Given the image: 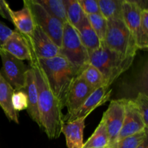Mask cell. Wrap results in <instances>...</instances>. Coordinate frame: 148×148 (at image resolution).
Instances as JSON below:
<instances>
[{"mask_svg":"<svg viewBox=\"0 0 148 148\" xmlns=\"http://www.w3.org/2000/svg\"><path fill=\"white\" fill-rule=\"evenodd\" d=\"M30 66L34 72L38 90V106L41 129L49 139H58L61 135L64 124L62 108L48 85L36 55L30 49Z\"/></svg>","mask_w":148,"mask_h":148,"instance_id":"1","label":"cell"},{"mask_svg":"<svg viewBox=\"0 0 148 148\" xmlns=\"http://www.w3.org/2000/svg\"><path fill=\"white\" fill-rule=\"evenodd\" d=\"M91 27L95 32L101 42L103 41L107 31V20L101 14L87 15Z\"/></svg>","mask_w":148,"mask_h":148,"instance_id":"27","label":"cell"},{"mask_svg":"<svg viewBox=\"0 0 148 148\" xmlns=\"http://www.w3.org/2000/svg\"><path fill=\"white\" fill-rule=\"evenodd\" d=\"M85 119L86 118L77 119L62 124L61 132L64 135L67 148L83 147V132L85 127Z\"/></svg>","mask_w":148,"mask_h":148,"instance_id":"15","label":"cell"},{"mask_svg":"<svg viewBox=\"0 0 148 148\" xmlns=\"http://www.w3.org/2000/svg\"><path fill=\"white\" fill-rule=\"evenodd\" d=\"M137 49L147 50L148 48V10L145 8L142 10L141 21L140 29L136 40Z\"/></svg>","mask_w":148,"mask_h":148,"instance_id":"26","label":"cell"},{"mask_svg":"<svg viewBox=\"0 0 148 148\" xmlns=\"http://www.w3.org/2000/svg\"><path fill=\"white\" fill-rule=\"evenodd\" d=\"M147 130L148 129H145L140 132L119 140L109 148H137L147 138Z\"/></svg>","mask_w":148,"mask_h":148,"instance_id":"25","label":"cell"},{"mask_svg":"<svg viewBox=\"0 0 148 148\" xmlns=\"http://www.w3.org/2000/svg\"><path fill=\"white\" fill-rule=\"evenodd\" d=\"M103 43L124 56L135 57L138 50L134 36L122 19L107 20V31Z\"/></svg>","mask_w":148,"mask_h":148,"instance_id":"4","label":"cell"},{"mask_svg":"<svg viewBox=\"0 0 148 148\" xmlns=\"http://www.w3.org/2000/svg\"><path fill=\"white\" fill-rule=\"evenodd\" d=\"M25 91L27 98V111L33 121L41 128L40 115H39L38 106V90L36 86L34 72L31 68L27 69L25 75Z\"/></svg>","mask_w":148,"mask_h":148,"instance_id":"13","label":"cell"},{"mask_svg":"<svg viewBox=\"0 0 148 148\" xmlns=\"http://www.w3.org/2000/svg\"><path fill=\"white\" fill-rule=\"evenodd\" d=\"M127 100L125 98H121L111 101L108 109L106 111L102 117L108 132L109 141L108 148L111 147L116 142L121 130L125 115Z\"/></svg>","mask_w":148,"mask_h":148,"instance_id":"8","label":"cell"},{"mask_svg":"<svg viewBox=\"0 0 148 148\" xmlns=\"http://www.w3.org/2000/svg\"><path fill=\"white\" fill-rule=\"evenodd\" d=\"M10 5L5 1L0 0V15L10 21Z\"/></svg>","mask_w":148,"mask_h":148,"instance_id":"32","label":"cell"},{"mask_svg":"<svg viewBox=\"0 0 148 148\" xmlns=\"http://www.w3.org/2000/svg\"><path fill=\"white\" fill-rule=\"evenodd\" d=\"M12 104L16 112L27 110V98L25 91L23 90H14L12 98Z\"/></svg>","mask_w":148,"mask_h":148,"instance_id":"29","label":"cell"},{"mask_svg":"<svg viewBox=\"0 0 148 148\" xmlns=\"http://www.w3.org/2000/svg\"><path fill=\"white\" fill-rule=\"evenodd\" d=\"M134 57L124 56L111 50L103 44L89 54V64L102 74L106 86L110 87L124 72L128 70Z\"/></svg>","mask_w":148,"mask_h":148,"instance_id":"3","label":"cell"},{"mask_svg":"<svg viewBox=\"0 0 148 148\" xmlns=\"http://www.w3.org/2000/svg\"><path fill=\"white\" fill-rule=\"evenodd\" d=\"M92 92L93 90L88 86L82 75H78L68 92L65 105L67 108L66 114H70L77 110Z\"/></svg>","mask_w":148,"mask_h":148,"instance_id":"12","label":"cell"},{"mask_svg":"<svg viewBox=\"0 0 148 148\" xmlns=\"http://www.w3.org/2000/svg\"><path fill=\"white\" fill-rule=\"evenodd\" d=\"M140 111L146 127H148V96L146 92H139L137 96L132 100Z\"/></svg>","mask_w":148,"mask_h":148,"instance_id":"28","label":"cell"},{"mask_svg":"<svg viewBox=\"0 0 148 148\" xmlns=\"http://www.w3.org/2000/svg\"><path fill=\"white\" fill-rule=\"evenodd\" d=\"M23 4V9L17 11L10 9V21L14 24L16 30L23 36H27L34 30L36 24L28 6L24 1Z\"/></svg>","mask_w":148,"mask_h":148,"instance_id":"17","label":"cell"},{"mask_svg":"<svg viewBox=\"0 0 148 148\" xmlns=\"http://www.w3.org/2000/svg\"><path fill=\"white\" fill-rule=\"evenodd\" d=\"M23 36L38 59H50L61 55L60 49L36 25L30 35Z\"/></svg>","mask_w":148,"mask_h":148,"instance_id":"9","label":"cell"},{"mask_svg":"<svg viewBox=\"0 0 148 148\" xmlns=\"http://www.w3.org/2000/svg\"><path fill=\"white\" fill-rule=\"evenodd\" d=\"M85 15L101 14L98 0H78Z\"/></svg>","mask_w":148,"mask_h":148,"instance_id":"30","label":"cell"},{"mask_svg":"<svg viewBox=\"0 0 148 148\" xmlns=\"http://www.w3.org/2000/svg\"><path fill=\"white\" fill-rule=\"evenodd\" d=\"M14 91L11 85L0 73V106L9 120L19 124L18 114L14 111L12 104V98Z\"/></svg>","mask_w":148,"mask_h":148,"instance_id":"18","label":"cell"},{"mask_svg":"<svg viewBox=\"0 0 148 148\" xmlns=\"http://www.w3.org/2000/svg\"><path fill=\"white\" fill-rule=\"evenodd\" d=\"M1 49L7 53L20 60L30 59V49L24 36L17 30H13V33L8 38Z\"/></svg>","mask_w":148,"mask_h":148,"instance_id":"16","label":"cell"},{"mask_svg":"<svg viewBox=\"0 0 148 148\" xmlns=\"http://www.w3.org/2000/svg\"><path fill=\"white\" fill-rule=\"evenodd\" d=\"M121 7L123 20L136 41L140 26L142 10L145 8L140 5L138 1L129 0H123Z\"/></svg>","mask_w":148,"mask_h":148,"instance_id":"14","label":"cell"},{"mask_svg":"<svg viewBox=\"0 0 148 148\" xmlns=\"http://www.w3.org/2000/svg\"><path fill=\"white\" fill-rule=\"evenodd\" d=\"M137 148H148V139L146 138L144 142Z\"/></svg>","mask_w":148,"mask_h":148,"instance_id":"33","label":"cell"},{"mask_svg":"<svg viewBox=\"0 0 148 148\" xmlns=\"http://www.w3.org/2000/svg\"><path fill=\"white\" fill-rule=\"evenodd\" d=\"M123 0H98L100 12L107 20L122 19Z\"/></svg>","mask_w":148,"mask_h":148,"instance_id":"20","label":"cell"},{"mask_svg":"<svg viewBox=\"0 0 148 148\" xmlns=\"http://www.w3.org/2000/svg\"><path fill=\"white\" fill-rule=\"evenodd\" d=\"M81 75L88 86L93 91L97 88L106 85L105 80H104L102 74L96 67L92 66L90 64H89L85 67Z\"/></svg>","mask_w":148,"mask_h":148,"instance_id":"24","label":"cell"},{"mask_svg":"<svg viewBox=\"0 0 148 148\" xmlns=\"http://www.w3.org/2000/svg\"><path fill=\"white\" fill-rule=\"evenodd\" d=\"M79 34L81 42L85 46L88 53H90L95 51L98 50L101 46L102 42L99 39L98 36L91 27L87 16L80 23L79 27L76 29Z\"/></svg>","mask_w":148,"mask_h":148,"instance_id":"19","label":"cell"},{"mask_svg":"<svg viewBox=\"0 0 148 148\" xmlns=\"http://www.w3.org/2000/svg\"><path fill=\"white\" fill-rule=\"evenodd\" d=\"M111 91L112 90L109 89V87L106 85L97 88L89 95V97L85 100L83 104L77 110L72 114L64 116V123L72 121L77 119L87 118L88 116L95 108L104 105L109 100Z\"/></svg>","mask_w":148,"mask_h":148,"instance_id":"10","label":"cell"},{"mask_svg":"<svg viewBox=\"0 0 148 148\" xmlns=\"http://www.w3.org/2000/svg\"><path fill=\"white\" fill-rule=\"evenodd\" d=\"M23 1L28 6L35 24L38 26L60 49L64 23L51 14L36 0H25Z\"/></svg>","mask_w":148,"mask_h":148,"instance_id":"6","label":"cell"},{"mask_svg":"<svg viewBox=\"0 0 148 148\" xmlns=\"http://www.w3.org/2000/svg\"><path fill=\"white\" fill-rule=\"evenodd\" d=\"M145 129H148V127H146L135 103L132 100L127 99L124 122L116 142L130 135L140 132Z\"/></svg>","mask_w":148,"mask_h":148,"instance_id":"11","label":"cell"},{"mask_svg":"<svg viewBox=\"0 0 148 148\" xmlns=\"http://www.w3.org/2000/svg\"><path fill=\"white\" fill-rule=\"evenodd\" d=\"M108 136L104 121L101 119L98 127L86 143H84L82 148H108Z\"/></svg>","mask_w":148,"mask_h":148,"instance_id":"21","label":"cell"},{"mask_svg":"<svg viewBox=\"0 0 148 148\" xmlns=\"http://www.w3.org/2000/svg\"><path fill=\"white\" fill-rule=\"evenodd\" d=\"M13 30L0 21V48L3 46L8 38L12 34Z\"/></svg>","mask_w":148,"mask_h":148,"instance_id":"31","label":"cell"},{"mask_svg":"<svg viewBox=\"0 0 148 148\" xmlns=\"http://www.w3.org/2000/svg\"><path fill=\"white\" fill-rule=\"evenodd\" d=\"M37 61L46 76L52 93L63 110L69 89L75 78L82 72L62 55L50 59L37 58Z\"/></svg>","mask_w":148,"mask_h":148,"instance_id":"2","label":"cell"},{"mask_svg":"<svg viewBox=\"0 0 148 148\" xmlns=\"http://www.w3.org/2000/svg\"><path fill=\"white\" fill-rule=\"evenodd\" d=\"M60 53L81 72L89 64V53L81 42L77 30L68 22L64 24Z\"/></svg>","mask_w":148,"mask_h":148,"instance_id":"5","label":"cell"},{"mask_svg":"<svg viewBox=\"0 0 148 148\" xmlns=\"http://www.w3.org/2000/svg\"><path fill=\"white\" fill-rule=\"evenodd\" d=\"M2 68L0 73L14 90H24L27 69L23 61L14 57L0 48Z\"/></svg>","mask_w":148,"mask_h":148,"instance_id":"7","label":"cell"},{"mask_svg":"<svg viewBox=\"0 0 148 148\" xmlns=\"http://www.w3.org/2000/svg\"><path fill=\"white\" fill-rule=\"evenodd\" d=\"M51 14L60 20L64 24L67 23L66 9L64 0H36Z\"/></svg>","mask_w":148,"mask_h":148,"instance_id":"23","label":"cell"},{"mask_svg":"<svg viewBox=\"0 0 148 148\" xmlns=\"http://www.w3.org/2000/svg\"><path fill=\"white\" fill-rule=\"evenodd\" d=\"M64 3L66 9L67 22L77 29L86 15L82 11L78 0H64Z\"/></svg>","mask_w":148,"mask_h":148,"instance_id":"22","label":"cell"}]
</instances>
